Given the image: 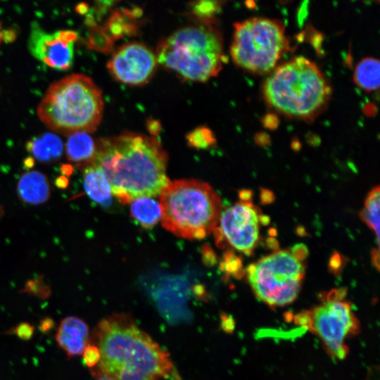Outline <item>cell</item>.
<instances>
[{"label":"cell","instance_id":"obj_1","mask_svg":"<svg viewBox=\"0 0 380 380\" xmlns=\"http://www.w3.org/2000/svg\"><path fill=\"white\" fill-rule=\"evenodd\" d=\"M89 162L103 172L112 194L122 203L158 196L170 182L167 154L152 136L124 132L99 139Z\"/></svg>","mask_w":380,"mask_h":380},{"label":"cell","instance_id":"obj_2","mask_svg":"<svg viewBox=\"0 0 380 380\" xmlns=\"http://www.w3.org/2000/svg\"><path fill=\"white\" fill-rule=\"evenodd\" d=\"M89 343L100 353L99 363L91 369L99 380H161L172 372L167 352L127 314L100 321Z\"/></svg>","mask_w":380,"mask_h":380},{"label":"cell","instance_id":"obj_3","mask_svg":"<svg viewBox=\"0 0 380 380\" xmlns=\"http://www.w3.org/2000/svg\"><path fill=\"white\" fill-rule=\"evenodd\" d=\"M331 88L317 65L299 56L274 69L262 86V95L274 110L289 118L310 120L327 106Z\"/></svg>","mask_w":380,"mask_h":380},{"label":"cell","instance_id":"obj_4","mask_svg":"<svg viewBox=\"0 0 380 380\" xmlns=\"http://www.w3.org/2000/svg\"><path fill=\"white\" fill-rule=\"evenodd\" d=\"M103 110L102 94L94 81L83 74H72L49 86L37 113L49 129L69 136L95 131Z\"/></svg>","mask_w":380,"mask_h":380},{"label":"cell","instance_id":"obj_5","mask_svg":"<svg viewBox=\"0 0 380 380\" xmlns=\"http://www.w3.org/2000/svg\"><path fill=\"white\" fill-rule=\"evenodd\" d=\"M212 23L181 28L162 40L157 62L184 80L205 82L216 76L225 56L222 34Z\"/></svg>","mask_w":380,"mask_h":380},{"label":"cell","instance_id":"obj_6","mask_svg":"<svg viewBox=\"0 0 380 380\" xmlns=\"http://www.w3.org/2000/svg\"><path fill=\"white\" fill-rule=\"evenodd\" d=\"M160 196L162 224L175 235L201 239L217 226L221 200L208 184L196 179L170 181Z\"/></svg>","mask_w":380,"mask_h":380},{"label":"cell","instance_id":"obj_7","mask_svg":"<svg viewBox=\"0 0 380 380\" xmlns=\"http://www.w3.org/2000/svg\"><path fill=\"white\" fill-rule=\"evenodd\" d=\"M289 45L282 22L254 17L234 24L230 54L239 67L265 74L274 69Z\"/></svg>","mask_w":380,"mask_h":380},{"label":"cell","instance_id":"obj_8","mask_svg":"<svg viewBox=\"0 0 380 380\" xmlns=\"http://www.w3.org/2000/svg\"><path fill=\"white\" fill-rule=\"evenodd\" d=\"M343 289H332L317 305L293 316L296 325L315 334L333 358L344 360L349 352L346 341L360 331V322Z\"/></svg>","mask_w":380,"mask_h":380},{"label":"cell","instance_id":"obj_9","mask_svg":"<svg viewBox=\"0 0 380 380\" xmlns=\"http://www.w3.org/2000/svg\"><path fill=\"white\" fill-rule=\"evenodd\" d=\"M245 273L256 298L275 308L297 298L305 278V267L291 252L279 251L249 265Z\"/></svg>","mask_w":380,"mask_h":380},{"label":"cell","instance_id":"obj_10","mask_svg":"<svg viewBox=\"0 0 380 380\" xmlns=\"http://www.w3.org/2000/svg\"><path fill=\"white\" fill-rule=\"evenodd\" d=\"M251 202L240 201L221 213L219 227L214 236L217 245L229 244L236 250L251 255L259 239V220Z\"/></svg>","mask_w":380,"mask_h":380},{"label":"cell","instance_id":"obj_11","mask_svg":"<svg viewBox=\"0 0 380 380\" xmlns=\"http://www.w3.org/2000/svg\"><path fill=\"white\" fill-rule=\"evenodd\" d=\"M156 63V55L146 46L130 42L113 53L107 67L110 75L120 82L141 85L151 78Z\"/></svg>","mask_w":380,"mask_h":380},{"label":"cell","instance_id":"obj_12","mask_svg":"<svg viewBox=\"0 0 380 380\" xmlns=\"http://www.w3.org/2000/svg\"><path fill=\"white\" fill-rule=\"evenodd\" d=\"M76 39L77 33L72 30L47 33L34 25L29 39V49L33 56L47 66L66 70L73 63Z\"/></svg>","mask_w":380,"mask_h":380},{"label":"cell","instance_id":"obj_13","mask_svg":"<svg viewBox=\"0 0 380 380\" xmlns=\"http://www.w3.org/2000/svg\"><path fill=\"white\" fill-rule=\"evenodd\" d=\"M56 340L68 357L82 355L89 344V327L78 317H67L61 321L58 328Z\"/></svg>","mask_w":380,"mask_h":380},{"label":"cell","instance_id":"obj_14","mask_svg":"<svg viewBox=\"0 0 380 380\" xmlns=\"http://www.w3.org/2000/svg\"><path fill=\"white\" fill-rule=\"evenodd\" d=\"M17 191L22 201L31 205H39L47 201L50 197L49 181L39 171H27L20 176Z\"/></svg>","mask_w":380,"mask_h":380},{"label":"cell","instance_id":"obj_15","mask_svg":"<svg viewBox=\"0 0 380 380\" xmlns=\"http://www.w3.org/2000/svg\"><path fill=\"white\" fill-rule=\"evenodd\" d=\"M82 169L84 187L88 196L94 202L107 207L111 203L110 183L99 167L88 161L80 164Z\"/></svg>","mask_w":380,"mask_h":380},{"label":"cell","instance_id":"obj_16","mask_svg":"<svg viewBox=\"0 0 380 380\" xmlns=\"http://www.w3.org/2000/svg\"><path fill=\"white\" fill-rule=\"evenodd\" d=\"M96 150V141L86 132H76L68 136L65 152L68 160L80 164L92 159Z\"/></svg>","mask_w":380,"mask_h":380},{"label":"cell","instance_id":"obj_17","mask_svg":"<svg viewBox=\"0 0 380 380\" xmlns=\"http://www.w3.org/2000/svg\"><path fill=\"white\" fill-rule=\"evenodd\" d=\"M130 212L132 217L146 228L154 226L161 219L160 204L152 197L134 199L130 203Z\"/></svg>","mask_w":380,"mask_h":380},{"label":"cell","instance_id":"obj_18","mask_svg":"<svg viewBox=\"0 0 380 380\" xmlns=\"http://www.w3.org/2000/svg\"><path fill=\"white\" fill-rule=\"evenodd\" d=\"M379 61L378 59L367 57L362 59L356 65L353 80L362 89L372 91L378 89L379 86Z\"/></svg>","mask_w":380,"mask_h":380},{"label":"cell","instance_id":"obj_19","mask_svg":"<svg viewBox=\"0 0 380 380\" xmlns=\"http://www.w3.org/2000/svg\"><path fill=\"white\" fill-rule=\"evenodd\" d=\"M132 17L134 16L130 11L115 12L102 28L113 41L133 32L135 27L132 23Z\"/></svg>","mask_w":380,"mask_h":380},{"label":"cell","instance_id":"obj_20","mask_svg":"<svg viewBox=\"0 0 380 380\" xmlns=\"http://www.w3.org/2000/svg\"><path fill=\"white\" fill-rule=\"evenodd\" d=\"M379 187L373 188L368 194L365 202V208L360 215L362 220L374 231L377 239L379 238Z\"/></svg>","mask_w":380,"mask_h":380},{"label":"cell","instance_id":"obj_21","mask_svg":"<svg viewBox=\"0 0 380 380\" xmlns=\"http://www.w3.org/2000/svg\"><path fill=\"white\" fill-rule=\"evenodd\" d=\"M222 1H201L191 4V8L194 16L203 23L212 22L214 15L220 11Z\"/></svg>","mask_w":380,"mask_h":380},{"label":"cell","instance_id":"obj_22","mask_svg":"<svg viewBox=\"0 0 380 380\" xmlns=\"http://www.w3.org/2000/svg\"><path fill=\"white\" fill-rule=\"evenodd\" d=\"M113 41L108 37L102 27H91L87 46L89 49L106 53L112 47Z\"/></svg>","mask_w":380,"mask_h":380},{"label":"cell","instance_id":"obj_23","mask_svg":"<svg viewBox=\"0 0 380 380\" xmlns=\"http://www.w3.org/2000/svg\"><path fill=\"white\" fill-rule=\"evenodd\" d=\"M220 268L227 276L240 278L246 273L242 268L241 259L232 251L226 252L220 264Z\"/></svg>","mask_w":380,"mask_h":380},{"label":"cell","instance_id":"obj_24","mask_svg":"<svg viewBox=\"0 0 380 380\" xmlns=\"http://www.w3.org/2000/svg\"><path fill=\"white\" fill-rule=\"evenodd\" d=\"M189 144L197 148H207L212 146L215 139L209 129L199 127L191 132L188 136Z\"/></svg>","mask_w":380,"mask_h":380},{"label":"cell","instance_id":"obj_25","mask_svg":"<svg viewBox=\"0 0 380 380\" xmlns=\"http://www.w3.org/2000/svg\"><path fill=\"white\" fill-rule=\"evenodd\" d=\"M27 150L39 161L49 163L52 160L49 151L41 137H35L26 144Z\"/></svg>","mask_w":380,"mask_h":380},{"label":"cell","instance_id":"obj_26","mask_svg":"<svg viewBox=\"0 0 380 380\" xmlns=\"http://www.w3.org/2000/svg\"><path fill=\"white\" fill-rule=\"evenodd\" d=\"M48 148L52 160L59 159L63 152V144L60 137L53 133L47 132L41 137Z\"/></svg>","mask_w":380,"mask_h":380},{"label":"cell","instance_id":"obj_27","mask_svg":"<svg viewBox=\"0 0 380 380\" xmlns=\"http://www.w3.org/2000/svg\"><path fill=\"white\" fill-rule=\"evenodd\" d=\"M82 355L85 364L90 369L94 368L99 362L100 353L98 348L94 344L89 343L85 348Z\"/></svg>","mask_w":380,"mask_h":380},{"label":"cell","instance_id":"obj_28","mask_svg":"<svg viewBox=\"0 0 380 380\" xmlns=\"http://www.w3.org/2000/svg\"><path fill=\"white\" fill-rule=\"evenodd\" d=\"M342 266V260L341 255L338 253H334L332 255L329 260V270L334 274L340 273Z\"/></svg>","mask_w":380,"mask_h":380},{"label":"cell","instance_id":"obj_29","mask_svg":"<svg viewBox=\"0 0 380 380\" xmlns=\"http://www.w3.org/2000/svg\"><path fill=\"white\" fill-rule=\"evenodd\" d=\"M291 253L297 260L301 261L307 257L308 248L304 244H296L292 248Z\"/></svg>","mask_w":380,"mask_h":380},{"label":"cell","instance_id":"obj_30","mask_svg":"<svg viewBox=\"0 0 380 380\" xmlns=\"http://www.w3.org/2000/svg\"><path fill=\"white\" fill-rule=\"evenodd\" d=\"M32 332V327L27 323H23L16 328V334L20 338H29L31 337Z\"/></svg>","mask_w":380,"mask_h":380},{"label":"cell","instance_id":"obj_31","mask_svg":"<svg viewBox=\"0 0 380 380\" xmlns=\"http://www.w3.org/2000/svg\"><path fill=\"white\" fill-rule=\"evenodd\" d=\"M274 200V196L272 191L266 189H261L260 201L264 204L271 203Z\"/></svg>","mask_w":380,"mask_h":380},{"label":"cell","instance_id":"obj_32","mask_svg":"<svg viewBox=\"0 0 380 380\" xmlns=\"http://www.w3.org/2000/svg\"><path fill=\"white\" fill-rule=\"evenodd\" d=\"M203 255L204 259H205V263H209L212 265L215 263L217 260L215 253L208 247L205 248Z\"/></svg>","mask_w":380,"mask_h":380},{"label":"cell","instance_id":"obj_33","mask_svg":"<svg viewBox=\"0 0 380 380\" xmlns=\"http://www.w3.org/2000/svg\"><path fill=\"white\" fill-rule=\"evenodd\" d=\"M263 123L267 127L274 128L277 126L278 120L273 115H268L263 119Z\"/></svg>","mask_w":380,"mask_h":380},{"label":"cell","instance_id":"obj_34","mask_svg":"<svg viewBox=\"0 0 380 380\" xmlns=\"http://www.w3.org/2000/svg\"><path fill=\"white\" fill-rule=\"evenodd\" d=\"M149 132L156 135L159 133L160 130V124L156 120H150L148 123Z\"/></svg>","mask_w":380,"mask_h":380},{"label":"cell","instance_id":"obj_35","mask_svg":"<svg viewBox=\"0 0 380 380\" xmlns=\"http://www.w3.org/2000/svg\"><path fill=\"white\" fill-rule=\"evenodd\" d=\"M252 194L251 191L246 189L240 191L239 194L241 201L244 202H251Z\"/></svg>","mask_w":380,"mask_h":380},{"label":"cell","instance_id":"obj_36","mask_svg":"<svg viewBox=\"0 0 380 380\" xmlns=\"http://www.w3.org/2000/svg\"><path fill=\"white\" fill-rule=\"evenodd\" d=\"M372 259L373 264L375 265L376 269L379 270V253L378 249H373L372 253Z\"/></svg>","mask_w":380,"mask_h":380},{"label":"cell","instance_id":"obj_37","mask_svg":"<svg viewBox=\"0 0 380 380\" xmlns=\"http://www.w3.org/2000/svg\"><path fill=\"white\" fill-rule=\"evenodd\" d=\"M269 141L266 134L257 135L256 142L260 145H266Z\"/></svg>","mask_w":380,"mask_h":380},{"label":"cell","instance_id":"obj_38","mask_svg":"<svg viewBox=\"0 0 380 380\" xmlns=\"http://www.w3.org/2000/svg\"><path fill=\"white\" fill-rule=\"evenodd\" d=\"M267 244L270 248L277 249L279 247L278 241L273 237L267 239Z\"/></svg>","mask_w":380,"mask_h":380},{"label":"cell","instance_id":"obj_39","mask_svg":"<svg viewBox=\"0 0 380 380\" xmlns=\"http://www.w3.org/2000/svg\"><path fill=\"white\" fill-rule=\"evenodd\" d=\"M76 10L78 13L81 14H84L88 11V6L87 4L82 3L80 5H77Z\"/></svg>","mask_w":380,"mask_h":380},{"label":"cell","instance_id":"obj_40","mask_svg":"<svg viewBox=\"0 0 380 380\" xmlns=\"http://www.w3.org/2000/svg\"><path fill=\"white\" fill-rule=\"evenodd\" d=\"M258 220L264 225H267L270 222V218L267 215H259Z\"/></svg>","mask_w":380,"mask_h":380},{"label":"cell","instance_id":"obj_41","mask_svg":"<svg viewBox=\"0 0 380 380\" xmlns=\"http://www.w3.org/2000/svg\"><path fill=\"white\" fill-rule=\"evenodd\" d=\"M4 31L1 28V23H0V44L1 42L3 41V35H4Z\"/></svg>","mask_w":380,"mask_h":380}]
</instances>
